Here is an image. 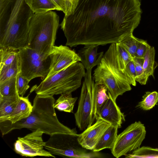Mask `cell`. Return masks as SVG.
<instances>
[{
	"instance_id": "6da1fadb",
	"label": "cell",
	"mask_w": 158,
	"mask_h": 158,
	"mask_svg": "<svg viewBox=\"0 0 158 158\" xmlns=\"http://www.w3.org/2000/svg\"><path fill=\"white\" fill-rule=\"evenodd\" d=\"M141 0H79L60 24L66 46L118 43L139 23Z\"/></svg>"
},
{
	"instance_id": "7a4b0ae2",
	"label": "cell",
	"mask_w": 158,
	"mask_h": 158,
	"mask_svg": "<svg viewBox=\"0 0 158 158\" xmlns=\"http://www.w3.org/2000/svg\"><path fill=\"white\" fill-rule=\"evenodd\" d=\"M34 14L25 0H0V48L27 47Z\"/></svg>"
},
{
	"instance_id": "3957f363",
	"label": "cell",
	"mask_w": 158,
	"mask_h": 158,
	"mask_svg": "<svg viewBox=\"0 0 158 158\" xmlns=\"http://www.w3.org/2000/svg\"><path fill=\"white\" fill-rule=\"evenodd\" d=\"M132 58L119 44L112 43L94 71L95 83L104 85L115 101L119 96L131 89L125 68Z\"/></svg>"
},
{
	"instance_id": "277c9868",
	"label": "cell",
	"mask_w": 158,
	"mask_h": 158,
	"mask_svg": "<svg viewBox=\"0 0 158 158\" xmlns=\"http://www.w3.org/2000/svg\"><path fill=\"white\" fill-rule=\"evenodd\" d=\"M55 100L52 95L37 94L33 100L32 111L27 118L14 123L8 120L0 122L2 136L15 129H39L50 136L56 133L77 135L76 129H71L58 119L54 107Z\"/></svg>"
},
{
	"instance_id": "5b68a950",
	"label": "cell",
	"mask_w": 158,
	"mask_h": 158,
	"mask_svg": "<svg viewBox=\"0 0 158 158\" xmlns=\"http://www.w3.org/2000/svg\"><path fill=\"white\" fill-rule=\"evenodd\" d=\"M60 18L52 10L35 13L30 21L27 47L49 54L56 39Z\"/></svg>"
},
{
	"instance_id": "8992f818",
	"label": "cell",
	"mask_w": 158,
	"mask_h": 158,
	"mask_svg": "<svg viewBox=\"0 0 158 158\" xmlns=\"http://www.w3.org/2000/svg\"><path fill=\"white\" fill-rule=\"evenodd\" d=\"M86 74L82 64L77 62L43 80L38 85H34L30 93L36 94L52 95L72 93L81 85V81Z\"/></svg>"
},
{
	"instance_id": "52a82bcc",
	"label": "cell",
	"mask_w": 158,
	"mask_h": 158,
	"mask_svg": "<svg viewBox=\"0 0 158 158\" xmlns=\"http://www.w3.org/2000/svg\"><path fill=\"white\" fill-rule=\"evenodd\" d=\"M92 69L86 70L84 77L77 110L74 114L76 125L84 131L96 120L95 104V83L92 78Z\"/></svg>"
},
{
	"instance_id": "ba28073f",
	"label": "cell",
	"mask_w": 158,
	"mask_h": 158,
	"mask_svg": "<svg viewBox=\"0 0 158 158\" xmlns=\"http://www.w3.org/2000/svg\"><path fill=\"white\" fill-rule=\"evenodd\" d=\"M77 135L56 133L50 136L45 142L44 148L53 155L75 158L100 157L98 152L88 151L79 143Z\"/></svg>"
},
{
	"instance_id": "9c48e42d",
	"label": "cell",
	"mask_w": 158,
	"mask_h": 158,
	"mask_svg": "<svg viewBox=\"0 0 158 158\" xmlns=\"http://www.w3.org/2000/svg\"><path fill=\"white\" fill-rule=\"evenodd\" d=\"M20 73L30 81L40 77L45 79L49 72L51 62L49 54L39 52L27 47L19 50Z\"/></svg>"
},
{
	"instance_id": "30bf717a",
	"label": "cell",
	"mask_w": 158,
	"mask_h": 158,
	"mask_svg": "<svg viewBox=\"0 0 158 158\" xmlns=\"http://www.w3.org/2000/svg\"><path fill=\"white\" fill-rule=\"evenodd\" d=\"M146 134L145 127L140 121L132 123L118 135L112 154L118 158L139 148Z\"/></svg>"
},
{
	"instance_id": "8fae6325",
	"label": "cell",
	"mask_w": 158,
	"mask_h": 158,
	"mask_svg": "<svg viewBox=\"0 0 158 158\" xmlns=\"http://www.w3.org/2000/svg\"><path fill=\"white\" fill-rule=\"evenodd\" d=\"M44 132L39 129L32 131L22 137H19L14 144L15 152L26 157L35 156L55 157L48 151L44 149L45 145L42 138Z\"/></svg>"
},
{
	"instance_id": "7c38bea8",
	"label": "cell",
	"mask_w": 158,
	"mask_h": 158,
	"mask_svg": "<svg viewBox=\"0 0 158 158\" xmlns=\"http://www.w3.org/2000/svg\"><path fill=\"white\" fill-rule=\"evenodd\" d=\"M49 55L51 62L50 71L46 78L73 63L81 61L77 53L67 46H54Z\"/></svg>"
},
{
	"instance_id": "4fadbf2b",
	"label": "cell",
	"mask_w": 158,
	"mask_h": 158,
	"mask_svg": "<svg viewBox=\"0 0 158 158\" xmlns=\"http://www.w3.org/2000/svg\"><path fill=\"white\" fill-rule=\"evenodd\" d=\"M110 124L98 118L95 122L78 134L77 139L79 144L83 148L92 151L97 143Z\"/></svg>"
},
{
	"instance_id": "5bb4252c",
	"label": "cell",
	"mask_w": 158,
	"mask_h": 158,
	"mask_svg": "<svg viewBox=\"0 0 158 158\" xmlns=\"http://www.w3.org/2000/svg\"><path fill=\"white\" fill-rule=\"evenodd\" d=\"M108 94L109 98L101 109L98 118L119 128L121 127L123 122L125 121V116L108 92Z\"/></svg>"
},
{
	"instance_id": "9a60e30c",
	"label": "cell",
	"mask_w": 158,
	"mask_h": 158,
	"mask_svg": "<svg viewBox=\"0 0 158 158\" xmlns=\"http://www.w3.org/2000/svg\"><path fill=\"white\" fill-rule=\"evenodd\" d=\"M98 45H85L80 50L77 54L81 59V63L86 70L90 69L100 63L103 55V52L98 53Z\"/></svg>"
},
{
	"instance_id": "2e32d148",
	"label": "cell",
	"mask_w": 158,
	"mask_h": 158,
	"mask_svg": "<svg viewBox=\"0 0 158 158\" xmlns=\"http://www.w3.org/2000/svg\"><path fill=\"white\" fill-rule=\"evenodd\" d=\"M28 96L26 97L20 96L18 104L6 121L14 123L30 115L32 111L33 106L29 100Z\"/></svg>"
},
{
	"instance_id": "e0dca14e",
	"label": "cell",
	"mask_w": 158,
	"mask_h": 158,
	"mask_svg": "<svg viewBox=\"0 0 158 158\" xmlns=\"http://www.w3.org/2000/svg\"><path fill=\"white\" fill-rule=\"evenodd\" d=\"M155 50L153 47H149L144 57L143 73L138 82L142 85L146 84L149 77H154V72L157 64L155 61Z\"/></svg>"
},
{
	"instance_id": "ac0fdd59",
	"label": "cell",
	"mask_w": 158,
	"mask_h": 158,
	"mask_svg": "<svg viewBox=\"0 0 158 158\" xmlns=\"http://www.w3.org/2000/svg\"><path fill=\"white\" fill-rule=\"evenodd\" d=\"M118 128L110 125L105 131L92 150L98 152L105 149L113 147L118 136Z\"/></svg>"
},
{
	"instance_id": "d6986e66",
	"label": "cell",
	"mask_w": 158,
	"mask_h": 158,
	"mask_svg": "<svg viewBox=\"0 0 158 158\" xmlns=\"http://www.w3.org/2000/svg\"><path fill=\"white\" fill-rule=\"evenodd\" d=\"M20 97L19 94L10 97L0 95V122L6 121L18 104Z\"/></svg>"
},
{
	"instance_id": "ffe728a7",
	"label": "cell",
	"mask_w": 158,
	"mask_h": 158,
	"mask_svg": "<svg viewBox=\"0 0 158 158\" xmlns=\"http://www.w3.org/2000/svg\"><path fill=\"white\" fill-rule=\"evenodd\" d=\"M77 99V97H72V93H62L55 102L54 108L60 111L72 112Z\"/></svg>"
},
{
	"instance_id": "44dd1931",
	"label": "cell",
	"mask_w": 158,
	"mask_h": 158,
	"mask_svg": "<svg viewBox=\"0 0 158 158\" xmlns=\"http://www.w3.org/2000/svg\"><path fill=\"white\" fill-rule=\"evenodd\" d=\"M34 13L56 10L60 11L59 7L51 0H25Z\"/></svg>"
},
{
	"instance_id": "7402d4cb",
	"label": "cell",
	"mask_w": 158,
	"mask_h": 158,
	"mask_svg": "<svg viewBox=\"0 0 158 158\" xmlns=\"http://www.w3.org/2000/svg\"><path fill=\"white\" fill-rule=\"evenodd\" d=\"M21 71L19 55L17 59L12 64L0 67V83L17 77Z\"/></svg>"
},
{
	"instance_id": "603a6c76",
	"label": "cell",
	"mask_w": 158,
	"mask_h": 158,
	"mask_svg": "<svg viewBox=\"0 0 158 158\" xmlns=\"http://www.w3.org/2000/svg\"><path fill=\"white\" fill-rule=\"evenodd\" d=\"M94 89L95 111L97 119L101 109L108 99L109 96L107 89L102 84L95 83Z\"/></svg>"
},
{
	"instance_id": "cb8c5ba5",
	"label": "cell",
	"mask_w": 158,
	"mask_h": 158,
	"mask_svg": "<svg viewBox=\"0 0 158 158\" xmlns=\"http://www.w3.org/2000/svg\"><path fill=\"white\" fill-rule=\"evenodd\" d=\"M19 50L9 47L0 48V67L9 65L18 58Z\"/></svg>"
},
{
	"instance_id": "d4e9b609",
	"label": "cell",
	"mask_w": 158,
	"mask_h": 158,
	"mask_svg": "<svg viewBox=\"0 0 158 158\" xmlns=\"http://www.w3.org/2000/svg\"><path fill=\"white\" fill-rule=\"evenodd\" d=\"M139 39L134 36L132 33L129 34L121 38L118 43L133 58L135 56Z\"/></svg>"
},
{
	"instance_id": "484cf974",
	"label": "cell",
	"mask_w": 158,
	"mask_h": 158,
	"mask_svg": "<svg viewBox=\"0 0 158 158\" xmlns=\"http://www.w3.org/2000/svg\"><path fill=\"white\" fill-rule=\"evenodd\" d=\"M125 156L127 158H158V149L143 146L133 151L131 153Z\"/></svg>"
},
{
	"instance_id": "4316f807",
	"label": "cell",
	"mask_w": 158,
	"mask_h": 158,
	"mask_svg": "<svg viewBox=\"0 0 158 158\" xmlns=\"http://www.w3.org/2000/svg\"><path fill=\"white\" fill-rule=\"evenodd\" d=\"M158 102V93L156 91H148L143 96L142 100L137 107L145 110L152 108Z\"/></svg>"
},
{
	"instance_id": "83f0119b",
	"label": "cell",
	"mask_w": 158,
	"mask_h": 158,
	"mask_svg": "<svg viewBox=\"0 0 158 158\" xmlns=\"http://www.w3.org/2000/svg\"><path fill=\"white\" fill-rule=\"evenodd\" d=\"M17 77L0 83V95L10 97L18 94L16 86Z\"/></svg>"
},
{
	"instance_id": "f1b7e54d",
	"label": "cell",
	"mask_w": 158,
	"mask_h": 158,
	"mask_svg": "<svg viewBox=\"0 0 158 158\" xmlns=\"http://www.w3.org/2000/svg\"><path fill=\"white\" fill-rule=\"evenodd\" d=\"M30 81L23 77L20 73L17 76L16 86L18 92L21 96L23 97L29 87L28 83Z\"/></svg>"
},
{
	"instance_id": "f546056e",
	"label": "cell",
	"mask_w": 158,
	"mask_h": 158,
	"mask_svg": "<svg viewBox=\"0 0 158 158\" xmlns=\"http://www.w3.org/2000/svg\"><path fill=\"white\" fill-rule=\"evenodd\" d=\"M125 70L130 80L131 85L135 86L137 74L134 64L132 60L129 62L126 65Z\"/></svg>"
},
{
	"instance_id": "4dcf8cb0",
	"label": "cell",
	"mask_w": 158,
	"mask_h": 158,
	"mask_svg": "<svg viewBox=\"0 0 158 158\" xmlns=\"http://www.w3.org/2000/svg\"><path fill=\"white\" fill-rule=\"evenodd\" d=\"M150 46L146 41L139 39L135 56L143 58L148 48Z\"/></svg>"
},
{
	"instance_id": "1f68e13d",
	"label": "cell",
	"mask_w": 158,
	"mask_h": 158,
	"mask_svg": "<svg viewBox=\"0 0 158 158\" xmlns=\"http://www.w3.org/2000/svg\"><path fill=\"white\" fill-rule=\"evenodd\" d=\"M132 60L134 64L137 74L136 81L138 82L143 73L144 58H139L135 56L133 58Z\"/></svg>"
},
{
	"instance_id": "d6a6232c",
	"label": "cell",
	"mask_w": 158,
	"mask_h": 158,
	"mask_svg": "<svg viewBox=\"0 0 158 158\" xmlns=\"http://www.w3.org/2000/svg\"><path fill=\"white\" fill-rule=\"evenodd\" d=\"M79 0H65V10L64 13L65 15L72 13L78 3Z\"/></svg>"
},
{
	"instance_id": "836d02e7",
	"label": "cell",
	"mask_w": 158,
	"mask_h": 158,
	"mask_svg": "<svg viewBox=\"0 0 158 158\" xmlns=\"http://www.w3.org/2000/svg\"><path fill=\"white\" fill-rule=\"evenodd\" d=\"M60 9V11L64 13L65 12V0H51Z\"/></svg>"
},
{
	"instance_id": "e575fe53",
	"label": "cell",
	"mask_w": 158,
	"mask_h": 158,
	"mask_svg": "<svg viewBox=\"0 0 158 158\" xmlns=\"http://www.w3.org/2000/svg\"></svg>"
}]
</instances>
